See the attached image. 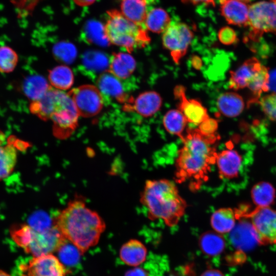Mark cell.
<instances>
[{
  "label": "cell",
  "mask_w": 276,
  "mask_h": 276,
  "mask_svg": "<svg viewBox=\"0 0 276 276\" xmlns=\"http://www.w3.org/2000/svg\"><path fill=\"white\" fill-rule=\"evenodd\" d=\"M248 26L252 39H258L266 33L276 34V0H264L250 5Z\"/></svg>",
  "instance_id": "52a82bcc"
},
{
  "label": "cell",
  "mask_w": 276,
  "mask_h": 276,
  "mask_svg": "<svg viewBox=\"0 0 276 276\" xmlns=\"http://www.w3.org/2000/svg\"><path fill=\"white\" fill-rule=\"evenodd\" d=\"M163 100L160 95L153 90L141 93L135 99H129L124 105L125 110L135 111L144 118L152 117L161 108Z\"/></svg>",
  "instance_id": "4fadbf2b"
},
{
  "label": "cell",
  "mask_w": 276,
  "mask_h": 276,
  "mask_svg": "<svg viewBox=\"0 0 276 276\" xmlns=\"http://www.w3.org/2000/svg\"><path fill=\"white\" fill-rule=\"evenodd\" d=\"M249 5L240 0H220L222 15L231 25L248 26Z\"/></svg>",
  "instance_id": "9a60e30c"
},
{
  "label": "cell",
  "mask_w": 276,
  "mask_h": 276,
  "mask_svg": "<svg viewBox=\"0 0 276 276\" xmlns=\"http://www.w3.org/2000/svg\"><path fill=\"white\" fill-rule=\"evenodd\" d=\"M17 158V150L13 144L9 143L5 145H0V181L12 173Z\"/></svg>",
  "instance_id": "4316f807"
},
{
  "label": "cell",
  "mask_w": 276,
  "mask_h": 276,
  "mask_svg": "<svg viewBox=\"0 0 276 276\" xmlns=\"http://www.w3.org/2000/svg\"><path fill=\"white\" fill-rule=\"evenodd\" d=\"M121 12L128 19L141 26L147 16L146 0H122Z\"/></svg>",
  "instance_id": "cb8c5ba5"
},
{
  "label": "cell",
  "mask_w": 276,
  "mask_h": 276,
  "mask_svg": "<svg viewBox=\"0 0 276 276\" xmlns=\"http://www.w3.org/2000/svg\"><path fill=\"white\" fill-rule=\"evenodd\" d=\"M50 87L49 82L43 77L32 75L24 80L22 91L26 97L31 101H34L41 98Z\"/></svg>",
  "instance_id": "484cf974"
},
{
  "label": "cell",
  "mask_w": 276,
  "mask_h": 276,
  "mask_svg": "<svg viewBox=\"0 0 276 276\" xmlns=\"http://www.w3.org/2000/svg\"><path fill=\"white\" fill-rule=\"evenodd\" d=\"M170 17L168 13L160 8L151 10L148 14L145 21L148 30L156 33H164L170 25Z\"/></svg>",
  "instance_id": "f1b7e54d"
},
{
  "label": "cell",
  "mask_w": 276,
  "mask_h": 276,
  "mask_svg": "<svg viewBox=\"0 0 276 276\" xmlns=\"http://www.w3.org/2000/svg\"><path fill=\"white\" fill-rule=\"evenodd\" d=\"M78 6L81 7H86L92 5L96 0H73Z\"/></svg>",
  "instance_id": "60d3db41"
},
{
  "label": "cell",
  "mask_w": 276,
  "mask_h": 276,
  "mask_svg": "<svg viewBox=\"0 0 276 276\" xmlns=\"http://www.w3.org/2000/svg\"><path fill=\"white\" fill-rule=\"evenodd\" d=\"M219 111L228 118L237 117L242 113L245 107L242 97L233 91H227L219 95L217 100Z\"/></svg>",
  "instance_id": "d6986e66"
},
{
  "label": "cell",
  "mask_w": 276,
  "mask_h": 276,
  "mask_svg": "<svg viewBox=\"0 0 276 276\" xmlns=\"http://www.w3.org/2000/svg\"><path fill=\"white\" fill-rule=\"evenodd\" d=\"M48 79L52 87L63 91L72 86L74 77L72 70L68 66L61 65L54 67L49 72Z\"/></svg>",
  "instance_id": "d4e9b609"
},
{
  "label": "cell",
  "mask_w": 276,
  "mask_h": 276,
  "mask_svg": "<svg viewBox=\"0 0 276 276\" xmlns=\"http://www.w3.org/2000/svg\"><path fill=\"white\" fill-rule=\"evenodd\" d=\"M270 73L264 65L256 72L249 81L247 87L256 97L260 96L270 89Z\"/></svg>",
  "instance_id": "4dcf8cb0"
},
{
  "label": "cell",
  "mask_w": 276,
  "mask_h": 276,
  "mask_svg": "<svg viewBox=\"0 0 276 276\" xmlns=\"http://www.w3.org/2000/svg\"><path fill=\"white\" fill-rule=\"evenodd\" d=\"M259 104L262 110L268 119L276 122V91L261 98Z\"/></svg>",
  "instance_id": "836d02e7"
},
{
  "label": "cell",
  "mask_w": 276,
  "mask_h": 276,
  "mask_svg": "<svg viewBox=\"0 0 276 276\" xmlns=\"http://www.w3.org/2000/svg\"><path fill=\"white\" fill-rule=\"evenodd\" d=\"M198 244L201 251L209 257L220 255L225 248L223 236L214 231L202 233L199 238Z\"/></svg>",
  "instance_id": "7402d4cb"
},
{
  "label": "cell",
  "mask_w": 276,
  "mask_h": 276,
  "mask_svg": "<svg viewBox=\"0 0 276 276\" xmlns=\"http://www.w3.org/2000/svg\"><path fill=\"white\" fill-rule=\"evenodd\" d=\"M249 218L261 244L276 243V211L269 206L257 207L240 217Z\"/></svg>",
  "instance_id": "30bf717a"
},
{
  "label": "cell",
  "mask_w": 276,
  "mask_h": 276,
  "mask_svg": "<svg viewBox=\"0 0 276 276\" xmlns=\"http://www.w3.org/2000/svg\"><path fill=\"white\" fill-rule=\"evenodd\" d=\"M233 245L242 250H249L259 243L256 232L250 222L240 220L229 233Z\"/></svg>",
  "instance_id": "5bb4252c"
},
{
  "label": "cell",
  "mask_w": 276,
  "mask_h": 276,
  "mask_svg": "<svg viewBox=\"0 0 276 276\" xmlns=\"http://www.w3.org/2000/svg\"><path fill=\"white\" fill-rule=\"evenodd\" d=\"M185 91V88L180 85L174 89V96L178 100V109L183 114L188 123L199 125L210 117L207 109L199 101L188 99Z\"/></svg>",
  "instance_id": "7c38bea8"
},
{
  "label": "cell",
  "mask_w": 276,
  "mask_h": 276,
  "mask_svg": "<svg viewBox=\"0 0 276 276\" xmlns=\"http://www.w3.org/2000/svg\"><path fill=\"white\" fill-rule=\"evenodd\" d=\"M240 1H243L247 3L248 2H249L251 0H240Z\"/></svg>",
  "instance_id": "ee69618b"
},
{
  "label": "cell",
  "mask_w": 276,
  "mask_h": 276,
  "mask_svg": "<svg viewBox=\"0 0 276 276\" xmlns=\"http://www.w3.org/2000/svg\"><path fill=\"white\" fill-rule=\"evenodd\" d=\"M54 52L57 57L64 62L72 61L76 55L75 47L71 43L62 42L54 47Z\"/></svg>",
  "instance_id": "e575fe53"
},
{
  "label": "cell",
  "mask_w": 276,
  "mask_h": 276,
  "mask_svg": "<svg viewBox=\"0 0 276 276\" xmlns=\"http://www.w3.org/2000/svg\"><path fill=\"white\" fill-rule=\"evenodd\" d=\"M275 191L272 185L268 182H259L251 191L253 202L257 207H267L273 202Z\"/></svg>",
  "instance_id": "f546056e"
},
{
  "label": "cell",
  "mask_w": 276,
  "mask_h": 276,
  "mask_svg": "<svg viewBox=\"0 0 276 276\" xmlns=\"http://www.w3.org/2000/svg\"><path fill=\"white\" fill-rule=\"evenodd\" d=\"M125 276H149V274L145 269L137 266L127 271Z\"/></svg>",
  "instance_id": "74e56055"
},
{
  "label": "cell",
  "mask_w": 276,
  "mask_h": 276,
  "mask_svg": "<svg viewBox=\"0 0 276 276\" xmlns=\"http://www.w3.org/2000/svg\"><path fill=\"white\" fill-rule=\"evenodd\" d=\"M140 201L150 219H162L170 227L178 224L187 206L174 182L166 179L147 180Z\"/></svg>",
  "instance_id": "3957f363"
},
{
  "label": "cell",
  "mask_w": 276,
  "mask_h": 276,
  "mask_svg": "<svg viewBox=\"0 0 276 276\" xmlns=\"http://www.w3.org/2000/svg\"><path fill=\"white\" fill-rule=\"evenodd\" d=\"M193 59L194 60L193 64L194 65V67H199L201 64L200 60L198 57H194Z\"/></svg>",
  "instance_id": "b9f144b4"
},
{
  "label": "cell",
  "mask_w": 276,
  "mask_h": 276,
  "mask_svg": "<svg viewBox=\"0 0 276 276\" xmlns=\"http://www.w3.org/2000/svg\"><path fill=\"white\" fill-rule=\"evenodd\" d=\"M0 276H10V275L3 271H0Z\"/></svg>",
  "instance_id": "7bdbcfd3"
},
{
  "label": "cell",
  "mask_w": 276,
  "mask_h": 276,
  "mask_svg": "<svg viewBox=\"0 0 276 276\" xmlns=\"http://www.w3.org/2000/svg\"><path fill=\"white\" fill-rule=\"evenodd\" d=\"M18 61L16 52L7 45L0 47V73L8 74L12 72Z\"/></svg>",
  "instance_id": "1f68e13d"
},
{
  "label": "cell",
  "mask_w": 276,
  "mask_h": 276,
  "mask_svg": "<svg viewBox=\"0 0 276 276\" xmlns=\"http://www.w3.org/2000/svg\"><path fill=\"white\" fill-rule=\"evenodd\" d=\"M218 138L216 134L203 135L198 128L187 130L175 161L176 181H189L191 190L200 188L208 180L211 166L216 163L217 153L214 145Z\"/></svg>",
  "instance_id": "6da1fadb"
},
{
  "label": "cell",
  "mask_w": 276,
  "mask_h": 276,
  "mask_svg": "<svg viewBox=\"0 0 276 276\" xmlns=\"http://www.w3.org/2000/svg\"><path fill=\"white\" fill-rule=\"evenodd\" d=\"M120 80L109 72H105L98 78L97 86L102 95L126 104L129 99L126 96Z\"/></svg>",
  "instance_id": "ac0fdd59"
},
{
  "label": "cell",
  "mask_w": 276,
  "mask_h": 276,
  "mask_svg": "<svg viewBox=\"0 0 276 276\" xmlns=\"http://www.w3.org/2000/svg\"><path fill=\"white\" fill-rule=\"evenodd\" d=\"M57 251L61 262L70 266L76 264L80 259V255H82L73 244L67 243L66 240Z\"/></svg>",
  "instance_id": "d6a6232c"
},
{
  "label": "cell",
  "mask_w": 276,
  "mask_h": 276,
  "mask_svg": "<svg viewBox=\"0 0 276 276\" xmlns=\"http://www.w3.org/2000/svg\"><path fill=\"white\" fill-rule=\"evenodd\" d=\"M235 211L223 208L215 211L211 217V225L216 232L222 234L229 233L236 225Z\"/></svg>",
  "instance_id": "603a6c76"
},
{
  "label": "cell",
  "mask_w": 276,
  "mask_h": 276,
  "mask_svg": "<svg viewBox=\"0 0 276 276\" xmlns=\"http://www.w3.org/2000/svg\"><path fill=\"white\" fill-rule=\"evenodd\" d=\"M67 94L73 100L79 117H94L103 108V95L97 86L82 85L72 89Z\"/></svg>",
  "instance_id": "ba28073f"
},
{
  "label": "cell",
  "mask_w": 276,
  "mask_h": 276,
  "mask_svg": "<svg viewBox=\"0 0 276 276\" xmlns=\"http://www.w3.org/2000/svg\"><path fill=\"white\" fill-rule=\"evenodd\" d=\"M147 249L138 240L131 239L124 244L120 250L121 260L126 265L137 267L146 259Z\"/></svg>",
  "instance_id": "ffe728a7"
},
{
  "label": "cell",
  "mask_w": 276,
  "mask_h": 276,
  "mask_svg": "<svg viewBox=\"0 0 276 276\" xmlns=\"http://www.w3.org/2000/svg\"><path fill=\"white\" fill-rule=\"evenodd\" d=\"M168 276H179V275H177L175 274H170Z\"/></svg>",
  "instance_id": "f6af8a7d"
},
{
  "label": "cell",
  "mask_w": 276,
  "mask_h": 276,
  "mask_svg": "<svg viewBox=\"0 0 276 276\" xmlns=\"http://www.w3.org/2000/svg\"><path fill=\"white\" fill-rule=\"evenodd\" d=\"M53 224L82 255L98 243L106 227L98 213L87 207L80 198L69 201L54 219Z\"/></svg>",
  "instance_id": "7a4b0ae2"
},
{
  "label": "cell",
  "mask_w": 276,
  "mask_h": 276,
  "mask_svg": "<svg viewBox=\"0 0 276 276\" xmlns=\"http://www.w3.org/2000/svg\"><path fill=\"white\" fill-rule=\"evenodd\" d=\"M10 233L15 242L34 257L57 251L66 240L54 225L36 231L29 224H20L12 227Z\"/></svg>",
  "instance_id": "8992f818"
},
{
  "label": "cell",
  "mask_w": 276,
  "mask_h": 276,
  "mask_svg": "<svg viewBox=\"0 0 276 276\" xmlns=\"http://www.w3.org/2000/svg\"><path fill=\"white\" fill-rule=\"evenodd\" d=\"M193 35L189 26L183 22L170 24L163 33V45L170 52L175 63L179 64L181 58L186 55Z\"/></svg>",
  "instance_id": "9c48e42d"
},
{
  "label": "cell",
  "mask_w": 276,
  "mask_h": 276,
  "mask_svg": "<svg viewBox=\"0 0 276 276\" xmlns=\"http://www.w3.org/2000/svg\"><path fill=\"white\" fill-rule=\"evenodd\" d=\"M262 65L256 57L246 60L237 69L230 72L229 87L235 90L247 87L251 77Z\"/></svg>",
  "instance_id": "e0dca14e"
},
{
  "label": "cell",
  "mask_w": 276,
  "mask_h": 276,
  "mask_svg": "<svg viewBox=\"0 0 276 276\" xmlns=\"http://www.w3.org/2000/svg\"><path fill=\"white\" fill-rule=\"evenodd\" d=\"M107 15L104 32L109 43L125 48L130 54L149 43L150 38L146 31L126 18L121 11L113 9L108 11Z\"/></svg>",
  "instance_id": "5b68a950"
},
{
  "label": "cell",
  "mask_w": 276,
  "mask_h": 276,
  "mask_svg": "<svg viewBox=\"0 0 276 276\" xmlns=\"http://www.w3.org/2000/svg\"><path fill=\"white\" fill-rule=\"evenodd\" d=\"M181 2L183 3L192 4L193 5L205 3L208 5H211L212 6H215L214 0H181Z\"/></svg>",
  "instance_id": "f35d334b"
},
{
  "label": "cell",
  "mask_w": 276,
  "mask_h": 276,
  "mask_svg": "<svg viewBox=\"0 0 276 276\" xmlns=\"http://www.w3.org/2000/svg\"><path fill=\"white\" fill-rule=\"evenodd\" d=\"M136 68V61L129 53H113L109 64V72L119 79L128 78Z\"/></svg>",
  "instance_id": "44dd1931"
},
{
  "label": "cell",
  "mask_w": 276,
  "mask_h": 276,
  "mask_svg": "<svg viewBox=\"0 0 276 276\" xmlns=\"http://www.w3.org/2000/svg\"><path fill=\"white\" fill-rule=\"evenodd\" d=\"M30 112L40 119L51 120L56 137L64 139L76 129L79 115L67 93L51 86L39 99L31 101Z\"/></svg>",
  "instance_id": "277c9868"
},
{
  "label": "cell",
  "mask_w": 276,
  "mask_h": 276,
  "mask_svg": "<svg viewBox=\"0 0 276 276\" xmlns=\"http://www.w3.org/2000/svg\"><path fill=\"white\" fill-rule=\"evenodd\" d=\"M218 37L220 42L224 45L233 44L238 40L235 30L228 26L222 27L219 30Z\"/></svg>",
  "instance_id": "d590c367"
},
{
  "label": "cell",
  "mask_w": 276,
  "mask_h": 276,
  "mask_svg": "<svg viewBox=\"0 0 276 276\" xmlns=\"http://www.w3.org/2000/svg\"><path fill=\"white\" fill-rule=\"evenodd\" d=\"M20 268L22 276H65L63 264L52 254L35 257Z\"/></svg>",
  "instance_id": "8fae6325"
},
{
  "label": "cell",
  "mask_w": 276,
  "mask_h": 276,
  "mask_svg": "<svg viewBox=\"0 0 276 276\" xmlns=\"http://www.w3.org/2000/svg\"><path fill=\"white\" fill-rule=\"evenodd\" d=\"M218 128L217 121L209 117L198 125V129L203 135H212L216 134Z\"/></svg>",
  "instance_id": "8d00e7d4"
},
{
  "label": "cell",
  "mask_w": 276,
  "mask_h": 276,
  "mask_svg": "<svg viewBox=\"0 0 276 276\" xmlns=\"http://www.w3.org/2000/svg\"><path fill=\"white\" fill-rule=\"evenodd\" d=\"M242 162L240 154L233 149H225L217 153L216 159L219 175L226 179L238 176Z\"/></svg>",
  "instance_id": "2e32d148"
},
{
  "label": "cell",
  "mask_w": 276,
  "mask_h": 276,
  "mask_svg": "<svg viewBox=\"0 0 276 276\" xmlns=\"http://www.w3.org/2000/svg\"><path fill=\"white\" fill-rule=\"evenodd\" d=\"M200 276H224V275L218 269H210L202 272Z\"/></svg>",
  "instance_id": "ab89813d"
},
{
  "label": "cell",
  "mask_w": 276,
  "mask_h": 276,
  "mask_svg": "<svg viewBox=\"0 0 276 276\" xmlns=\"http://www.w3.org/2000/svg\"><path fill=\"white\" fill-rule=\"evenodd\" d=\"M163 123L169 133L178 136L180 139L188 123L185 116L178 109H170L164 116Z\"/></svg>",
  "instance_id": "83f0119b"
},
{
  "label": "cell",
  "mask_w": 276,
  "mask_h": 276,
  "mask_svg": "<svg viewBox=\"0 0 276 276\" xmlns=\"http://www.w3.org/2000/svg\"><path fill=\"white\" fill-rule=\"evenodd\" d=\"M275 244H276V243H275Z\"/></svg>",
  "instance_id": "bcb514c9"
}]
</instances>
